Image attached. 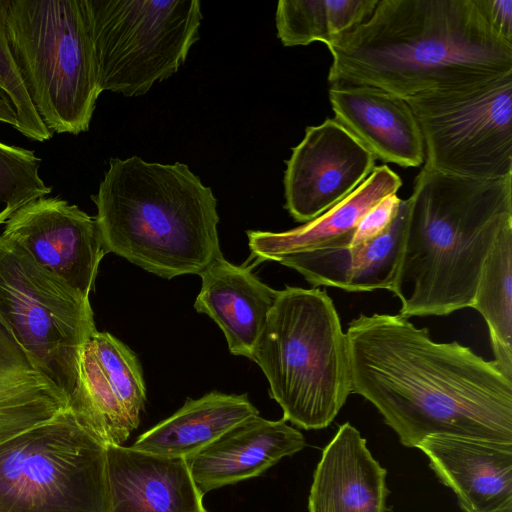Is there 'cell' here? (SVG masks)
<instances>
[{
	"mask_svg": "<svg viewBox=\"0 0 512 512\" xmlns=\"http://www.w3.org/2000/svg\"><path fill=\"white\" fill-rule=\"evenodd\" d=\"M69 406L0 326V442L43 423Z\"/></svg>",
	"mask_w": 512,
	"mask_h": 512,
	"instance_id": "23",
	"label": "cell"
},
{
	"mask_svg": "<svg viewBox=\"0 0 512 512\" xmlns=\"http://www.w3.org/2000/svg\"><path fill=\"white\" fill-rule=\"evenodd\" d=\"M0 122L17 128L15 110L7 96L0 90Z\"/></svg>",
	"mask_w": 512,
	"mask_h": 512,
	"instance_id": "30",
	"label": "cell"
},
{
	"mask_svg": "<svg viewBox=\"0 0 512 512\" xmlns=\"http://www.w3.org/2000/svg\"><path fill=\"white\" fill-rule=\"evenodd\" d=\"M401 186L396 172L377 166L349 196L315 219L284 232L247 231L251 254L261 261H277L289 254L345 247L361 218Z\"/></svg>",
	"mask_w": 512,
	"mask_h": 512,
	"instance_id": "21",
	"label": "cell"
},
{
	"mask_svg": "<svg viewBox=\"0 0 512 512\" xmlns=\"http://www.w3.org/2000/svg\"><path fill=\"white\" fill-rule=\"evenodd\" d=\"M259 415L246 394L212 391L187 399L167 419L141 434L133 448L168 458L188 460L244 420Z\"/></svg>",
	"mask_w": 512,
	"mask_h": 512,
	"instance_id": "22",
	"label": "cell"
},
{
	"mask_svg": "<svg viewBox=\"0 0 512 512\" xmlns=\"http://www.w3.org/2000/svg\"><path fill=\"white\" fill-rule=\"evenodd\" d=\"M107 447L70 406L0 442V512H110Z\"/></svg>",
	"mask_w": 512,
	"mask_h": 512,
	"instance_id": "7",
	"label": "cell"
},
{
	"mask_svg": "<svg viewBox=\"0 0 512 512\" xmlns=\"http://www.w3.org/2000/svg\"><path fill=\"white\" fill-rule=\"evenodd\" d=\"M326 47L330 85L405 100L512 72V42L492 27L484 0H379L365 22Z\"/></svg>",
	"mask_w": 512,
	"mask_h": 512,
	"instance_id": "2",
	"label": "cell"
},
{
	"mask_svg": "<svg viewBox=\"0 0 512 512\" xmlns=\"http://www.w3.org/2000/svg\"><path fill=\"white\" fill-rule=\"evenodd\" d=\"M252 361L283 419L305 430L328 427L352 393L347 336L320 288L278 291Z\"/></svg>",
	"mask_w": 512,
	"mask_h": 512,
	"instance_id": "5",
	"label": "cell"
},
{
	"mask_svg": "<svg viewBox=\"0 0 512 512\" xmlns=\"http://www.w3.org/2000/svg\"><path fill=\"white\" fill-rule=\"evenodd\" d=\"M352 393L416 448L446 434L512 443V380L453 341L435 342L400 314L353 319L346 332Z\"/></svg>",
	"mask_w": 512,
	"mask_h": 512,
	"instance_id": "1",
	"label": "cell"
},
{
	"mask_svg": "<svg viewBox=\"0 0 512 512\" xmlns=\"http://www.w3.org/2000/svg\"><path fill=\"white\" fill-rule=\"evenodd\" d=\"M416 448L464 512H512V443L438 434Z\"/></svg>",
	"mask_w": 512,
	"mask_h": 512,
	"instance_id": "14",
	"label": "cell"
},
{
	"mask_svg": "<svg viewBox=\"0 0 512 512\" xmlns=\"http://www.w3.org/2000/svg\"><path fill=\"white\" fill-rule=\"evenodd\" d=\"M8 45L48 130H89L101 90L85 0H0Z\"/></svg>",
	"mask_w": 512,
	"mask_h": 512,
	"instance_id": "6",
	"label": "cell"
},
{
	"mask_svg": "<svg viewBox=\"0 0 512 512\" xmlns=\"http://www.w3.org/2000/svg\"><path fill=\"white\" fill-rule=\"evenodd\" d=\"M104 248L162 278L222 256L217 199L186 164L111 158L91 196Z\"/></svg>",
	"mask_w": 512,
	"mask_h": 512,
	"instance_id": "4",
	"label": "cell"
},
{
	"mask_svg": "<svg viewBox=\"0 0 512 512\" xmlns=\"http://www.w3.org/2000/svg\"><path fill=\"white\" fill-rule=\"evenodd\" d=\"M379 0H280L277 37L284 46L325 45L365 22Z\"/></svg>",
	"mask_w": 512,
	"mask_h": 512,
	"instance_id": "25",
	"label": "cell"
},
{
	"mask_svg": "<svg viewBox=\"0 0 512 512\" xmlns=\"http://www.w3.org/2000/svg\"><path fill=\"white\" fill-rule=\"evenodd\" d=\"M306 445L303 434L280 420L259 415L239 423L197 455L186 460L204 494L257 477Z\"/></svg>",
	"mask_w": 512,
	"mask_h": 512,
	"instance_id": "17",
	"label": "cell"
},
{
	"mask_svg": "<svg viewBox=\"0 0 512 512\" xmlns=\"http://www.w3.org/2000/svg\"><path fill=\"white\" fill-rule=\"evenodd\" d=\"M197 312L209 316L222 330L230 352L253 360L277 297L250 268L236 266L223 256L200 274Z\"/></svg>",
	"mask_w": 512,
	"mask_h": 512,
	"instance_id": "20",
	"label": "cell"
},
{
	"mask_svg": "<svg viewBox=\"0 0 512 512\" xmlns=\"http://www.w3.org/2000/svg\"><path fill=\"white\" fill-rule=\"evenodd\" d=\"M470 308L488 326L492 361L512 380V226L501 233L485 259Z\"/></svg>",
	"mask_w": 512,
	"mask_h": 512,
	"instance_id": "24",
	"label": "cell"
},
{
	"mask_svg": "<svg viewBox=\"0 0 512 512\" xmlns=\"http://www.w3.org/2000/svg\"><path fill=\"white\" fill-rule=\"evenodd\" d=\"M0 326L70 403L97 331L89 298L0 234Z\"/></svg>",
	"mask_w": 512,
	"mask_h": 512,
	"instance_id": "8",
	"label": "cell"
},
{
	"mask_svg": "<svg viewBox=\"0 0 512 512\" xmlns=\"http://www.w3.org/2000/svg\"><path fill=\"white\" fill-rule=\"evenodd\" d=\"M329 100L335 120L385 163L419 167L424 163L420 127L407 101L380 88L335 83Z\"/></svg>",
	"mask_w": 512,
	"mask_h": 512,
	"instance_id": "15",
	"label": "cell"
},
{
	"mask_svg": "<svg viewBox=\"0 0 512 512\" xmlns=\"http://www.w3.org/2000/svg\"><path fill=\"white\" fill-rule=\"evenodd\" d=\"M145 401L136 354L112 334L96 331L81 354L71 409L106 447L122 446L138 427Z\"/></svg>",
	"mask_w": 512,
	"mask_h": 512,
	"instance_id": "12",
	"label": "cell"
},
{
	"mask_svg": "<svg viewBox=\"0 0 512 512\" xmlns=\"http://www.w3.org/2000/svg\"><path fill=\"white\" fill-rule=\"evenodd\" d=\"M0 90L7 96L12 104L17 118V128L26 138L45 142L52 137V133L39 116L18 67L11 54L4 20L0 9Z\"/></svg>",
	"mask_w": 512,
	"mask_h": 512,
	"instance_id": "26",
	"label": "cell"
},
{
	"mask_svg": "<svg viewBox=\"0 0 512 512\" xmlns=\"http://www.w3.org/2000/svg\"><path fill=\"white\" fill-rule=\"evenodd\" d=\"M401 200L393 194L373 206L361 218L345 247L362 245L383 234L396 217Z\"/></svg>",
	"mask_w": 512,
	"mask_h": 512,
	"instance_id": "27",
	"label": "cell"
},
{
	"mask_svg": "<svg viewBox=\"0 0 512 512\" xmlns=\"http://www.w3.org/2000/svg\"><path fill=\"white\" fill-rule=\"evenodd\" d=\"M386 469L349 422L325 446L313 474L309 512H389Z\"/></svg>",
	"mask_w": 512,
	"mask_h": 512,
	"instance_id": "18",
	"label": "cell"
},
{
	"mask_svg": "<svg viewBox=\"0 0 512 512\" xmlns=\"http://www.w3.org/2000/svg\"><path fill=\"white\" fill-rule=\"evenodd\" d=\"M100 90L141 96L174 75L199 38L198 0H85Z\"/></svg>",
	"mask_w": 512,
	"mask_h": 512,
	"instance_id": "9",
	"label": "cell"
},
{
	"mask_svg": "<svg viewBox=\"0 0 512 512\" xmlns=\"http://www.w3.org/2000/svg\"><path fill=\"white\" fill-rule=\"evenodd\" d=\"M376 157L337 120L308 126L284 173L285 208L307 223L349 196L374 170Z\"/></svg>",
	"mask_w": 512,
	"mask_h": 512,
	"instance_id": "11",
	"label": "cell"
},
{
	"mask_svg": "<svg viewBox=\"0 0 512 512\" xmlns=\"http://www.w3.org/2000/svg\"><path fill=\"white\" fill-rule=\"evenodd\" d=\"M18 175L17 149L0 142V202L11 192ZM8 218L1 212L0 225Z\"/></svg>",
	"mask_w": 512,
	"mask_h": 512,
	"instance_id": "28",
	"label": "cell"
},
{
	"mask_svg": "<svg viewBox=\"0 0 512 512\" xmlns=\"http://www.w3.org/2000/svg\"><path fill=\"white\" fill-rule=\"evenodd\" d=\"M110 512H207L185 459L107 446Z\"/></svg>",
	"mask_w": 512,
	"mask_h": 512,
	"instance_id": "16",
	"label": "cell"
},
{
	"mask_svg": "<svg viewBox=\"0 0 512 512\" xmlns=\"http://www.w3.org/2000/svg\"><path fill=\"white\" fill-rule=\"evenodd\" d=\"M407 200H401L390 227L380 236L354 247H327L289 254L276 262L299 272L314 288L349 292L391 290L403 250Z\"/></svg>",
	"mask_w": 512,
	"mask_h": 512,
	"instance_id": "19",
	"label": "cell"
},
{
	"mask_svg": "<svg viewBox=\"0 0 512 512\" xmlns=\"http://www.w3.org/2000/svg\"><path fill=\"white\" fill-rule=\"evenodd\" d=\"M424 142V169L483 179L512 176V72L406 99Z\"/></svg>",
	"mask_w": 512,
	"mask_h": 512,
	"instance_id": "10",
	"label": "cell"
},
{
	"mask_svg": "<svg viewBox=\"0 0 512 512\" xmlns=\"http://www.w3.org/2000/svg\"><path fill=\"white\" fill-rule=\"evenodd\" d=\"M407 200L403 250L390 290L399 314L470 308L482 266L512 226V176L470 178L422 168Z\"/></svg>",
	"mask_w": 512,
	"mask_h": 512,
	"instance_id": "3",
	"label": "cell"
},
{
	"mask_svg": "<svg viewBox=\"0 0 512 512\" xmlns=\"http://www.w3.org/2000/svg\"><path fill=\"white\" fill-rule=\"evenodd\" d=\"M484 5L495 31L512 42V0H484Z\"/></svg>",
	"mask_w": 512,
	"mask_h": 512,
	"instance_id": "29",
	"label": "cell"
},
{
	"mask_svg": "<svg viewBox=\"0 0 512 512\" xmlns=\"http://www.w3.org/2000/svg\"><path fill=\"white\" fill-rule=\"evenodd\" d=\"M86 298L107 253L96 219L60 197H42L15 211L1 234Z\"/></svg>",
	"mask_w": 512,
	"mask_h": 512,
	"instance_id": "13",
	"label": "cell"
}]
</instances>
